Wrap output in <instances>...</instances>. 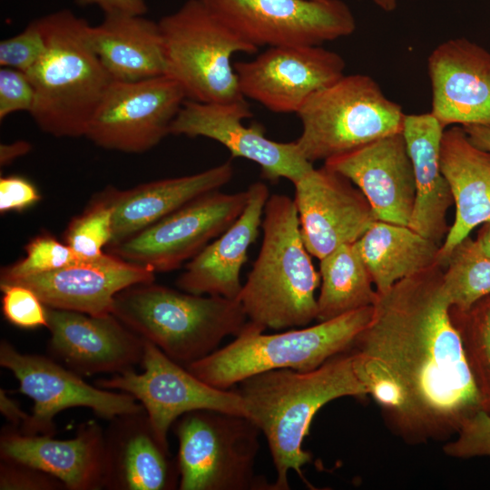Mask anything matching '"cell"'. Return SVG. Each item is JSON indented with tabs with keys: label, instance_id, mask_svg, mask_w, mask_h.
I'll list each match as a JSON object with an SVG mask.
<instances>
[{
	"label": "cell",
	"instance_id": "7a4b0ae2",
	"mask_svg": "<svg viewBox=\"0 0 490 490\" xmlns=\"http://www.w3.org/2000/svg\"><path fill=\"white\" fill-rule=\"evenodd\" d=\"M237 385L247 417L267 439L277 473L273 490L289 489L291 470L305 481L302 467L312 456L302 445L317 412L339 397L368 395L356 372L350 348L313 370H270Z\"/></svg>",
	"mask_w": 490,
	"mask_h": 490
},
{
	"label": "cell",
	"instance_id": "4316f807",
	"mask_svg": "<svg viewBox=\"0 0 490 490\" xmlns=\"http://www.w3.org/2000/svg\"><path fill=\"white\" fill-rule=\"evenodd\" d=\"M445 129L431 113H425L406 114L402 131L416 183L415 204L408 226L439 246L449 230L446 215L454 204L440 164Z\"/></svg>",
	"mask_w": 490,
	"mask_h": 490
},
{
	"label": "cell",
	"instance_id": "7bdbcfd3",
	"mask_svg": "<svg viewBox=\"0 0 490 490\" xmlns=\"http://www.w3.org/2000/svg\"><path fill=\"white\" fill-rule=\"evenodd\" d=\"M32 149L30 142L26 141H15L10 143H1L0 145V164L6 166L17 158L25 155Z\"/></svg>",
	"mask_w": 490,
	"mask_h": 490
},
{
	"label": "cell",
	"instance_id": "277c9868",
	"mask_svg": "<svg viewBox=\"0 0 490 490\" xmlns=\"http://www.w3.org/2000/svg\"><path fill=\"white\" fill-rule=\"evenodd\" d=\"M40 21L46 48L26 73L35 93L30 114L54 137L85 136L113 80L89 44L86 20L64 9Z\"/></svg>",
	"mask_w": 490,
	"mask_h": 490
},
{
	"label": "cell",
	"instance_id": "f6af8a7d",
	"mask_svg": "<svg viewBox=\"0 0 490 490\" xmlns=\"http://www.w3.org/2000/svg\"><path fill=\"white\" fill-rule=\"evenodd\" d=\"M475 240L481 251L490 258V221L481 225Z\"/></svg>",
	"mask_w": 490,
	"mask_h": 490
},
{
	"label": "cell",
	"instance_id": "bcb514c9",
	"mask_svg": "<svg viewBox=\"0 0 490 490\" xmlns=\"http://www.w3.org/2000/svg\"><path fill=\"white\" fill-rule=\"evenodd\" d=\"M377 5L385 11H393L397 6V0H373Z\"/></svg>",
	"mask_w": 490,
	"mask_h": 490
},
{
	"label": "cell",
	"instance_id": "d6986e66",
	"mask_svg": "<svg viewBox=\"0 0 490 490\" xmlns=\"http://www.w3.org/2000/svg\"><path fill=\"white\" fill-rule=\"evenodd\" d=\"M431 113L447 126L490 125V52L466 38L446 40L427 59Z\"/></svg>",
	"mask_w": 490,
	"mask_h": 490
},
{
	"label": "cell",
	"instance_id": "d6a6232c",
	"mask_svg": "<svg viewBox=\"0 0 490 490\" xmlns=\"http://www.w3.org/2000/svg\"><path fill=\"white\" fill-rule=\"evenodd\" d=\"M25 256L1 269L0 284L64 268L79 259L66 244L48 233L32 239L24 247Z\"/></svg>",
	"mask_w": 490,
	"mask_h": 490
},
{
	"label": "cell",
	"instance_id": "e0dca14e",
	"mask_svg": "<svg viewBox=\"0 0 490 490\" xmlns=\"http://www.w3.org/2000/svg\"><path fill=\"white\" fill-rule=\"evenodd\" d=\"M293 185L304 244L318 260L355 243L378 220L361 191L325 165L311 169Z\"/></svg>",
	"mask_w": 490,
	"mask_h": 490
},
{
	"label": "cell",
	"instance_id": "5b68a950",
	"mask_svg": "<svg viewBox=\"0 0 490 490\" xmlns=\"http://www.w3.org/2000/svg\"><path fill=\"white\" fill-rule=\"evenodd\" d=\"M134 333L186 367L237 337L248 318L238 299L179 291L153 282L120 291L112 311Z\"/></svg>",
	"mask_w": 490,
	"mask_h": 490
},
{
	"label": "cell",
	"instance_id": "60d3db41",
	"mask_svg": "<svg viewBox=\"0 0 490 490\" xmlns=\"http://www.w3.org/2000/svg\"><path fill=\"white\" fill-rule=\"evenodd\" d=\"M79 6H98L104 15H143L148 7L144 0H74Z\"/></svg>",
	"mask_w": 490,
	"mask_h": 490
},
{
	"label": "cell",
	"instance_id": "836d02e7",
	"mask_svg": "<svg viewBox=\"0 0 490 490\" xmlns=\"http://www.w3.org/2000/svg\"><path fill=\"white\" fill-rule=\"evenodd\" d=\"M2 312L13 326L34 329L48 326L47 307L29 288L16 283L0 284Z\"/></svg>",
	"mask_w": 490,
	"mask_h": 490
},
{
	"label": "cell",
	"instance_id": "30bf717a",
	"mask_svg": "<svg viewBox=\"0 0 490 490\" xmlns=\"http://www.w3.org/2000/svg\"><path fill=\"white\" fill-rule=\"evenodd\" d=\"M0 366L13 373L18 391L34 402L28 421L19 428L25 435L54 436V419L67 408L86 407L106 420L144 409L132 395L90 385L52 358L22 353L6 339L0 342Z\"/></svg>",
	"mask_w": 490,
	"mask_h": 490
},
{
	"label": "cell",
	"instance_id": "74e56055",
	"mask_svg": "<svg viewBox=\"0 0 490 490\" xmlns=\"http://www.w3.org/2000/svg\"><path fill=\"white\" fill-rule=\"evenodd\" d=\"M35 93L28 75L19 70L0 69V120L21 111L31 113Z\"/></svg>",
	"mask_w": 490,
	"mask_h": 490
},
{
	"label": "cell",
	"instance_id": "f546056e",
	"mask_svg": "<svg viewBox=\"0 0 490 490\" xmlns=\"http://www.w3.org/2000/svg\"><path fill=\"white\" fill-rule=\"evenodd\" d=\"M318 322L373 306L377 291L355 243L344 244L319 260Z\"/></svg>",
	"mask_w": 490,
	"mask_h": 490
},
{
	"label": "cell",
	"instance_id": "484cf974",
	"mask_svg": "<svg viewBox=\"0 0 490 490\" xmlns=\"http://www.w3.org/2000/svg\"><path fill=\"white\" fill-rule=\"evenodd\" d=\"M233 176L230 161L191 175L158 180L126 191L106 192L113 207L108 247L121 243L191 201L226 185Z\"/></svg>",
	"mask_w": 490,
	"mask_h": 490
},
{
	"label": "cell",
	"instance_id": "e575fe53",
	"mask_svg": "<svg viewBox=\"0 0 490 490\" xmlns=\"http://www.w3.org/2000/svg\"><path fill=\"white\" fill-rule=\"evenodd\" d=\"M46 40L40 18L22 32L0 42V65L27 73L41 59Z\"/></svg>",
	"mask_w": 490,
	"mask_h": 490
},
{
	"label": "cell",
	"instance_id": "6da1fadb",
	"mask_svg": "<svg viewBox=\"0 0 490 490\" xmlns=\"http://www.w3.org/2000/svg\"><path fill=\"white\" fill-rule=\"evenodd\" d=\"M436 265L378 293L350 350L368 395L402 436L443 437L484 408V397Z\"/></svg>",
	"mask_w": 490,
	"mask_h": 490
},
{
	"label": "cell",
	"instance_id": "1f68e13d",
	"mask_svg": "<svg viewBox=\"0 0 490 490\" xmlns=\"http://www.w3.org/2000/svg\"><path fill=\"white\" fill-rule=\"evenodd\" d=\"M112 235L113 207L106 192L70 221L64 240L79 258L91 259L104 253L103 247H108Z\"/></svg>",
	"mask_w": 490,
	"mask_h": 490
},
{
	"label": "cell",
	"instance_id": "d4e9b609",
	"mask_svg": "<svg viewBox=\"0 0 490 490\" xmlns=\"http://www.w3.org/2000/svg\"><path fill=\"white\" fill-rule=\"evenodd\" d=\"M440 164L456 206L455 220L438 253L437 263L444 267L474 229L490 221V152L475 146L462 126L454 125L444 131Z\"/></svg>",
	"mask_w": 490,
	"mask_h": 490
},
{
	"label": "cell",
	"instance_id": "4fadbf2b",
	"mask_svg": "<svg viewBox=\"0 0 490 490\" xmlns=\"http://www.w3.org/2000/svg\"><path fill=\"white\" fill-rule=\"evenodd\" d=\"M185 100L181 86L165 74L133 82L112 81L85 137L107 150L147 152L170 134Z\"/></svg>",
	"mask_w": 490,
	"mask_h": 490
},
{
	"label": "cell",
	"instance_id": "9a60e30c",
	"mask_svg": "<svg viewBox=\"0 0 490 490\" xmlns=\"http://www.w3.org/2000/svg\"><path fill=\"white\" fill-rule=\"evenodd\" d=\"M240 93L278 113H298L316 92L344 75L345 61L321 45L269 47L233 64Z\"/></svg>",
	"mask_w": 490,
	"mask_h": 490
},
{
	"label": "cell",
	"instance_id": "ba28073f",
	"mask_svg": "<svg viewBox=\"0 0 490 490\" xmlns=\"http://www.w3.org/2000/svg\"><path fill=\"white\" fill-rule=\"evenodd\" d=\"M302 132L295 141L313 163L402 132L406 113L369 75H343L313 93L298 112Z\"/></svg>",
	"mask_w": 490,
	"mask_h": 490
},
{
	"label": "cell",
	"instance_id": "d590c367",
	"mask_svg": "<svg viewBox=\"0 0 490 490\" xmlns=\"http://www.w3.org/2000/svg\"><path fill=\"white\" fill-rule=\"evenodd\" d=\"M472 334L465 347L484 397V408L490 399V300L475 314Z\"/></svg>",
	"mask_w": 490,
	"mask_h": 490
},
{
	"label": "cell",
	"instance_id": "83f0119b",
	"mask_svg": "<svg viewBox=\"0 0 490 490\" xmlns=\"http://www.w3.org/2000/svg\"><path fill=\"white\" fill-rule=\"evenodd\" d=\"M89 44L113 81L133 82L166 73L159 23L143 15H110L88 27Z\"/></svg>",
	"mask_w": 490,
	"mask_h": 490
},
{
	"label": "cell",
	"instance_id": "ac0fdd59",
	"mask_svg": "<svg viewBox=\"0 0 490 490\" xmlns=\"http://www.w3.org/2000/svg\"><path fill=\"white\" fill-rule=\"evenodd\" d=\"M49 357L82 377L120 374L141 365L145 339L112 312L89 315L47 307Z\"/></svg>",
	"mask_w": 490,
	"mask_h": 490
},
{
	"label": "cell",
	"instance_id": "b9f144b4",
	"mask_svg": "<svg viewBox=\"0 0 490 490\" xmlns=\"http://www.w3.org/2000/svg\"><path fill=\"white\" fill-rule=\"evenodd\" d=\"M0 412L11 426L18 429L28 421L30 416L3 388L0 389Z\"/></svg>",
	"mask_w": 490,
	"mask_h": 490
},
{
	"label": "cell",
	"instance_id": "8d00e7d4",
	"mask_svg": "<svg viewBox=\"0 0 490 490\" xmlns=\"http://www.w3.org/2000/svg\"><path fill=\"white\" fill-rule=\"evenodd\" d=\"M456 440L444 446V452L452 457L490 456V413L479 409L467 417L457 430Z\"/></svg>",
	"mask_w": 490,
	"mask_h": 490
},
{
	"label": "cell",
	"instance_id": "9c48e42d",
	"mask_svg": "<svg viewBox=\"0 0 490 490\" xmlns=\"http://www.w3.org/2000/svg\"><path fill=\"white\" fill-rule=\"evenodd\" d=\"M180 490H273L255 473L260 430L249 417L200 409L172 425Z\"/></svg>",
	"mask_w": 490,
	"mask_h": 490
},
{
	"label": "cell",
	"instance_id": "ab89813d",
	"mask_svg": "<svg viewBox=\"0 0 490 490\" xmlns=\"http://www.w3.org/2000/svg\"><path fill=\"white\" fill-rule=\"evenodd\" d=\"M41 200L36 187L26 178L5 176L0 179V212L22 211Z\"/></svg>",
	"mask_w": 490,
	"mask_h": 490
},
{
	"label": "cell",
	"instance_id": "603a6c76",
	"mask_svg": "<svg viewBox=\"0 0 490 490\" xmlns=\"http://www.w3.org/2000/svg\"><path fill=\"white\" fill-rule=\"evenodd\" d=\"M101 425L89 420L79 425L75 436L25 435L9 425L0 434V459L24 463L58 478L67 490L103 488L104 444Z\"/></svg>",
	"mask_w": 490,
	"mask_h": 490
},
{
	"label": "cell",
	"instance_id": "f35d334b",
	"mask_svg": "<svg viewBox=\"0 0 490 490\" xmlns=\"http://www.w3.org/2000/svg\"><path fill=\"white\" fill-rule=\"evenodd\" d=\"M55 476L34 466L10 460L0 462V490H64Z\"/></svg>",
	"mask_w": 490,
	"mask_h": 490
},
{
	"label": "cell",
	"instance_id": "4dcf8cb0",
	"mask_svg": "<svg viewBox=\"0 0 490 490\" xmlns=\"http://www.w3.org/2000/svg\"><path fill=\"white\" fill-rule=\"evenodd\" d=\"M443 281L452 309L466 314L490 295V258L469 236L451 252L443 267Z\"/></svg>",
	"mask_w": 490,
	"mask_h": 490
},
{
	"label": "cell",
	"instance_id": "5bb4252c",
	"mask_svg": "<svg viewBox=\"0 0 490 490\" xmlns=\"http://www.w3.org/2000/svg\"><path fill=\"white\" fill-rule=\"evenodd\" d=\"M202 1L258 48L321 45L356 29L355 16L342 0Z\"/></svg>",
	"mask_w": 490,
	"mask_h": 490
},
{
	"label": "cell",
	"instance_id": "8992f818",
	"mask_svg": "<svg viewBox=\"0 0 490 490\" xmlns=\"http://www.w3.org/2000/svg\"><path fill=\"white\" fill-rule=\"evenodd\" d=\"M373 306L276 334L247 322L235 339L185 368L207 384L229 389L247 377L275 369L313 370L348 350L369 323Z\"/></svg>",
	"mask_w": 490,
	"mask_h": 490
},
{
	"label": "cell",
	"instance_id": "52a82bcc",
	"mask_svg": "<svg viewBox=\"0 0 490 490\" xmlns=\"http://www.w3.org/2000/svg\"><path fill=\"white\" fill-rule=\"evenodd\" d=\"M165 75L182 88L186 100L224 103L242 96L232 64L236 53L258 47L240 35L202 0H187L159 21Z\"/></svg>",
	"mask_w": 490,
	"mask_h": 490
},
{
	"label": "cell",
	"instance_id": "ffe728a7",
	"mask_svg": "<svg viewBox=\"0 0 490 490\" xmlns=\"http://www.w3.org/2000/svg\"><path fill=\"white\" fill-rule=\"evenodd\" d=\"M154 280L155 272L150 268L104 252L96 258H79L64 268L12 283L31 289L48 308L103 315L111 313L120 291Z\"/></svg>",
	"mask_w": 490,
	"mask_h": 490
},
{
	"label": "cell",
	"instance_id": "f1b7e54d",
	"mask_svg": "<svg viewBox=\"0 0 490 490\" xmlns=\"http://www.w3.org/2000/svg\"><path fill=\"white\" fill-rule=\"evenodd\" d=\"M356 245L378 293L438 265L440 246L407 225L376 220Z\"/></svg>",
	"mask_w": 490,
	"mask_h": 490
},
{
	"label": "cell",
	"instance_id": "44dd1931",
	"mask_svg": "<svg viewBox=\"0 0 490 490\" xmlns=\"http://www.w3.org/2000/svg\"><path fill=\"white\" fill-rule=\"evenodd\" d=\"M357 186L378 220L409 224L415 199L413 165L402 132L324 162Z\"/></svg>",
	"mask_w": 490,
	"mask_h": 490
},
{
	"label": "cell",
	"instance_id": "ee69618b",
	"mask_svg": "<svg viewBox=\"0 0 490 490\" xmlns=\"http://www.w3.org/2000/svg\"><path fill=\"white\" fill-rule=\"evenodd\" d=\"M469 140L477 147L490 152V125L462 126Z\"/></svg>",
	"mask_w": 490,
	"mask_h": 490
},
{
	"label": "cell",
	"instance_id": "2e32d148",
	"mask_svg": "<svg viewBox=\"0 0 490 490\" xmlns=\"http://www.w3.org/2000/svg\"><path fill=\"white\" fill-rule=\"evenodd\" d=\"M251 115L246 99L224 103L185 100L170 134L212 139L224 145L232 158H244L260 165L263 178L271 182L284 178L294 183L314 168L295 141H272L265 136L260 125H244L242 120Z\"/></svg>",
	"mask_w": 490,
	"mask_h": 490
},
{
	"label": "cell",
	"instance_id": "7dc6e473",
	"mask_svg": "<svg viewBox=\"0 0 490 490\" xmlns=\"http://www.w3.org/2000/svg\"><path fill=\"white\" fill-rule=\"evenodd\" d=\"M485 410H486L487 412L490 413V399L487 401V403L485 405Z\"/></svg>",
	"mask_w": 490,
	"mask_h": 490
},
{
	"label": "cell",
	"instance_id": "cb8c5ba5",
	"mask_svg": "<svg viewBox=\"0 0 490 490\" xmlns=\"http://www.w3.org/2000/svg\"><path fill=\"white\" fill-rule=\"evenodd\" d=\"M247 190L248 201L241 214L185 265L175 282L181 290L238 299L242 289L240 270L248 260L250 246L258 237L270 197L262 181L252 183Z\"/></svg>",
	"mask_w": 490,
	"mask_h": 490
},
{
	"label": "cell",
	"instance_id": "3957f363",
	"mask_svg": "<svg viewBox=\"0 0 490 490\" xmlns=\"http://www.w3.org/2000/svg\"><path fill=\"white\" fill-rule=\"evenodd\" d=\"M263 215L260 250L237 299L248 320L264 331L306 327L317 318L320 276L304 244L294 201L272 194Z\"/></svg>",
	"mask_w": 490,
	"mask_h": 490
},
{
	"label": "cell",
	"instance_id": "7c38bea8",
	"mask_svg": "<svg viewBox=\"0 0 490 490\" xmlns=\"http://www.w3.org/2000/svg\"><path fill=\"white\" fill-rule=\"evenodd\" d=\"M248 196V190L204 194L126 240L108 247V252L155 273L177 270L237 220Z\"/></svg>",
	"mask_w": 490,
	"mask_h": 490
},
{
	"label": "cell",
	"instance_id": "8fae6325",
	"mask_svg": "<svg viewBox=\"0 0 490 490\" xmlns=\"http://www.w3.org/2000/svg\"><path fill=\"white\" fill-rule=\"evenodd\" d=\"M141 366L142 373L132 368L98 378L94 385L134 397L146 411L157 436L166 446H169V429L185 413L211 409L247 416L244 401L236 390L207 384L148 340L144 342Z\"/></svg>",
	"mask_w": 490,
	"mask_h": 490
},
{
	"label": "cell",
	"instance_id": "7402d4cb",
	"mask_svg": "<svg viewBox=\"0 0 490 490\" xmlns=\"http://www.w3.org/2000/svg\"><path fill=\"white\" fill-rule=\"evenodd\" d=\"M103 488L173 490L179 487L176 457L157 436L144 409L111 420L103 431Z\"/></svg>",
	"mask_w": 490,
	"mask_h": 490
}]
</instances>
